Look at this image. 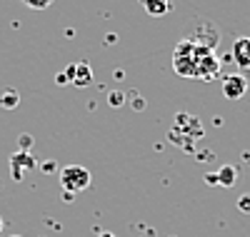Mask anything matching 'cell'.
Instances as JSON below:
<instances>
[{
    "mask_svg": "<svg viewBox=\"0 0 250 237\" xmlns=\"http://www.w3.org/2000/svg\"><path fill=\"white\" fill-rule=\"evenodd\" d=\"M205 50H213L208 45H200L193 38H185L175 45V58H173V65H175V73L183 75V78H198V62H200V55Z\"/></svg>",
    "mask_w": 250,
    "mask_h": 237,
    "instance_id": "1",
    "label": "cell"
},
{
    "mask_svg": "<svg viewBox=\"0 0 250 237\" xmlns=\"http://www.w3.org/2000/svg\"><path fill=\"white\" fill-rule=\"evenodd\" d=\"M13 237H20V235H13Z\"/></svg>",
    "mask_w": 250,
    "mask_h": 237,
    "instance_id": "17",
    "label": "cell"
},
{
    "mask_svg": "<svg viewBox=\"0 0 250 237\" xmlns=\"http://www.w3.org/2000/svg\"><path fill=\"white\" fill-rule=\"evenodd\" d=\"M238 210H240L243 215H250V192H245V195L238 198Z\"/></svg>",
    "mask_w": 250,
    "mask_h": 237,
    "instance_id": "10",
    "label": "cell"
},
{
    "mask_svg": "<svg viewBox=\"0 0 250 237\" xmlns=\"http://www.w3.org/2000/svg\"><path fill=\"white\" fill-rule=\"evenodd\" d=\"M18 102H20V95H18V90H13V88H5L3 93H0V107H3V110H13V107H18Z\"/></svg>",
    "mask_w": 250,
    "mask_h": 237,
    "instance_id": "9",
    "label": "cell"
},
{
    "mask_svg": "<svg viewBox=\"0 0 250 237\" xmlns=\"http://www.w3.org/2000/svg\"><path fill=\"white\" fill-rule=\"evenodd\" d=\"M215 175H218V182H220L223 187H233L235 180H238V167H235V165H223Z\"/></svg>",
    "mask_w": 250,
    "mask_h": 237,
    "instance_id": "8",
    "label": "cell"
},
{
    "mask_svg": "<svg viewBox=\"0 0 250 237\" xmlns=\"http://www.w3.org/2000/svg\"><path fill=\"white\" fill-rule=\"evenodd\" d=\"M90 182H93V175H90V170L83 167V165H65L60 170V185L65 192H70V195L88 190Z\"/></svg>",
    "mask_w": 250,
    "mask_h": 237,
    "instance_id": "2",
    "label": "cell"
},
{
    "mask_svg": "<svg viewBox=\"0 0 250 237\" xmlns=\"http://www.w3.org/2000/svg\"><path fill=\"white\" fill-rule=\"evenodd\" d=\"M55 80H58L60 85H65V82H70V78H68L65 73H58V78H55Z\"/></svg>",
    "mask_w": 250,
    "mask_h": 237,
    "instance_id": "13",
    "label": "cell"
},
{
    "mask_svg": "<svg viewBox=\"0 0 250 237\" xmlns=\"http://www.w3.org/2000/svg\"><path fill=\"white\" fill-rule=\"evenodd\" d=\"M98 237H115V235H113V232H100Z\"/></svg>",
    "mask_w": 250,
    "mask_h": 237,
    "instance_id": "15",
    "label": "cell"
},
{
    "mask_svg": "<svg viewBox=\"0 0 250 237\" xmlns=\"http://www.w3.org/2000/svg\"><path fill=\"white\" fill-rule=\"evenodd\" d=\"M248 90H250V85H248L245 75H240V73H233L223 80V95L228 100H240Z\"/></svg>",
    "mask_w": 250,
    "mask_h": 237,
    "instance_id": "3",
    "label": "cell"
},
{
    "mask_svg": "<svg viewBox=\"0 0 250 237\" xmlns=\"http://www.w3.org/2000/svg\"><path fill=\"white\" fill-rule=\"evenodd\" d=\"M0 230H3V217H0Z\"/></svg>",
    "mask_w": 250,
    "mask_h": 237,
    "instance_id": "16",
    "label": "cell"
},
{
    "mask_svg": "<svg viewBox=\"0 0 250 237\" xmlns=\"http://www.w3.org/2000/svg\"><path fill=\"white\" fill-rule=\"evenodd\" d=\"M38 162L30 153H25V150H18V153L10 158V175L13 180H23V172L25 170H33Z\"/></svg>",
    "mask_w": 250,
    "mask_h": 237,
    "instance_id": "5",
    "label": "cell"
},
{
    "mask_svg": "<svg viewBox=\"0 0 250 237\" xmlns=\"http://www.w3.org/2000/svg\"><path fill=\"white\" fill-rule=\"evenodd\" d=\"M55 167H58L55 162H45V165H43V172H53Z\"/></svg>",
    "mask_w": 250,
    "mask_h": 237,
    "instance_id": "14",
    "label": "cell"
},
{
    "mask_svg": "<svg viewBox=\"0 0 250 237\" xmlns=\"http://www.w3.org/2000/svg\"><path fill=\"white\" fill-rule=\"evenodd\" d=\"M65 75L70 78V82L75 85V88H88V85L93 82V70L85 65V62H78V65H68Z\"/></svg>",
    "mask_w": 250,
    "mask_h": 237,
    "instance_id": "6",
    "label": "cell"
},
{
    "mask_svg": "<svg viewBox=\"0 0 250 237\" xmlns=\"http://www.w3.org/2000/svg\"><path fill=\"white\" fill-rule=\"evenodd\" d=\"M30 135H20V150H25V153H28V147H30Z\"/></svg>",
    "mask_w": 250,
    "mask_h": 237,
    "instance_id": "12",
    "label": "cell"
},
{
    "mask_svg": "<svg viewBox=\"0 0 250 237\" xmlns=\"http://www.w3.org/2000/svg\"><path fill=\"white\" fill-rule=\"evenodd\" d=\"M108 102H110L113 107H120V105L125 102V95H123V93H118V90H113V93L108 95Z\"/></svg>",
    "mask_w": 250,
    "mask_h": 237,
    "instance_id": "11",
    "label": "cell"
},
{
    "mask_svg": "<svg viewBox=\"0 0 250 237\" xmlns=\"http://www.w3.org/2000/svg\"><path fill=\"white\" fill-rule=\"evenodd\" d=\"M233 62L238 65L240 75H250V38H238L233 42Z\"/></svg>",
    "mask_w": 250,
    "mask_h": 237,
    "instance_id": "4",
    "label": "cell"
},
{
    "mask_svg": "<svg viewBox=\"0 0 250 237\" xmlns=\"http://www.w3.org/2000/svg\"><path fill=\"white\" fill-rule=\"evenodd\" d=\"M170 5H173V0H143V8H145V13L153 15V18L165 15V13L170 10Z\"/></svg>",
    "mask_w": 250,
    "mask_h": 237,
    "instance_id": "7",
    "label": "cell"
}]
</instances>
